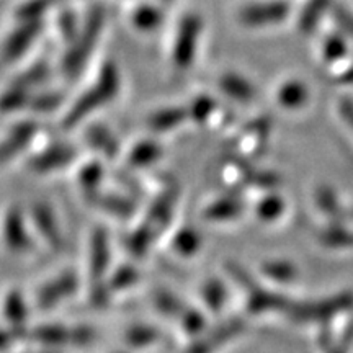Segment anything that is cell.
Returning <instances> with one entry per match:
<instances>
[{
	"mask_svg": "<svg viewBox=\"0 0 353 353\" xmlns=\"http://www.w3.org/2000/svg\"><path fill=\"white\" fill-rule=\"evenodd\" d=\"M293 15V3L290 0H259L241 7L237 19L247 28H265V26L283 23Z\"/></svg>",
	"mask_w": 353,
	"mask_h": 353,
	"instance_id": "cell-1",
	"label": "cell"
},
{
	"mask_svg": "<svg viewBox=\"0 0 353 353\" xmlns=\"http://www.w3.org/2000/svg\"><path fill=\"white\" fill-rule=\"evenodd\" d=\"M201 33L200 17L188 15L180 21L179 32L175 34L174 43V64L179 69H187L192 64L195 50L198 46V39Z\"/></svg>",
	"mask_w": 353,
	"mask_h": 353,
	"instance_id": "cell-2",
	"label": "cell"
},
{
	"mask_svg": "<svg viewBox=\"0 0 353 353\" xmlns=\"http://www.w3.org/2000/svg\"><path fill=\"white\" fill-rule=\"evenodd\" d=\"M118 87V79L117 72H114L113 65H108L107 69H103V74H101L100 81L94 87V90H88L87 95H83L81 101H77V108L72 110L69 114L70 123H76L81 120L83 114L90 112V110H95L99 105H97V100H105L107 101L110 97L113 95V92L117 90Z\"/></svg>",
	"mask_w": 353,
	"mask_h": 353,
	"instance_id": "cell-3",
	"label": "cell"
},
{
	"mask_svg": "<svg viewBox=\"0 0 353 353\" xmlns=\"http://www.w3.org/2000/svg\"><path fill=\"white\" fill-rule=\"evenodd\" d=\"M92 15L88 17L87 25L83 26V32L81 34V39L74 44L72 51L69 52L68 57V68L76 72L79 68H82V63L85 61L88 51L92 50L97 38H99V33L101 30V25H103V17L105 13L101 8H95L94 12H90Z\"/></svg>",
	"mask_w": 353,
	"mask_h": 353,
	"instance_id": "cell-4",
	"label": "cell"
},
{
	"mask_svg": "<svg viewBox=\"0 0 353 353\" xmlns=\"http://www.w3.org/2000/svg\"><path fill=\"white\" fill-rule=\"evenodd\" d=\"M39 30H41V23L38 20H23V25L17 32H13L6 43L3 51H6L8 59H15V57L23 54V51L37 38Z\"/></svg>",
	"mask_w": 353,
	"mask_h": 353,
	"instance_id": "cell-5",
	"label": "cell"
},
{
	"mask_svg": "<svg viewBox=\"0 0 353 353\" xmlns=\"http://www.w3.org/2000/svg\"><path fill=\"white\" fill-rule=\"evenodd\" d=\"M330 3H332V0H306L298 13V23L301 25L299 28H314V25L330 8Z\"/></svg>",
	"mask_w": 353,
	"mask_h": 353,
	"instance_id": "cell-6",
	"label": "cell"
},
{
	"mask_svg": "<svg viewBox=\"0 0 353 353\" xmlns=\"http://www.w3.org/2000/svg\"><path fill=\"white\" fill-rule=\"evenodd\" d=\"M161 12H159L157 8L144 6L134 12L132 21H134V25L141 30H151L156 28V26L161 23Z\"/></svg>",
	"mask_w": 353,
	"mask_h": 353,
	"instance_id": "cell-7",
	"label": "cell"
},
{
	"mask_svg": "<svg viewBox=\"0 0 353 353\" xmlns=\"http://www.w3.org/2000/svg\"><path fill=\"white\" fill-rule=\"evenodd\" d=\"M51 6V0H30L19 8L20 20H38L39 15Z\"/></svg>",
	"mask_w": 353,
	"mask_h": 353,
	"instance_id": "cell-8",
	"label": "cell"
},
{
	"mask_svg": "<svg viewBox=\"0 0 353 353\" xmlns=\"http://www.w3.org/2000/svg\"><path fill=\"white\" fill-rule=\"evenodd\" d=\"M157 337H159V334L156 332V330L148 329V327L145 329L141 327V329L131 330V332L128 334V342L134 347H148V345H151V343H156Z\"/></svg>",
	"mask_w": 353,
	"mask_h": 353,
	"instance_id": "cell-9",
	"label": "cell"
},
{
	"mask_svg": "<svg viewBox=\"0 0 353 353\" xmlns=\"http://www.w3.org/2000/svg\"><path fill=\"white\" fill-rule=\"evenodd\" d=\"M179 121H180L179 110H167V112L156 114V117L151 120V125H152V128H156V130H161V128L167 130V128L175 126Z\"/></svg>",
	"mask_w": 353,
	"mask_h": 353,
	"instance_id": "cell-10",
	"label": "cell"
},
{
	"mask_svg": "<svg viewBox=\"0 0 353 353\" xmlns=\"http://www.w3.org/2000/svg\"><path fill=\"white\" fill-rule=\"evenodd\" d=\"M69 285H74V278H72V276L61 278V280L57 281V283H56V288H64V286H69ZM69 290H70V288H65V290H56V293H59V291H63V293L68 294V293H69ZM43 299H44V303H46L48 306H50V304L54 303V301H52V299H56V294L52 293V291L44 290V291H43Z\"/></svg>",
	"mask_w": 353,
	"mask_h": 353,
	"instance_id": "cell-11",
	"label": "cell"
},
{
	"mask_svg": "<svg viewBox=\"0 0 353 353\" xmlns=\"http://www.w3.org/2000/svg\"><path fill=\"white\" fill-rule=\"evenodd\" d=\"M52 353H54V352H52Z\"/></svg>",
	"mask_w": 353,
	"mask_h": 353,
	"instance_id": "cell-12",
	"label": "cell"
}]
</instances>
